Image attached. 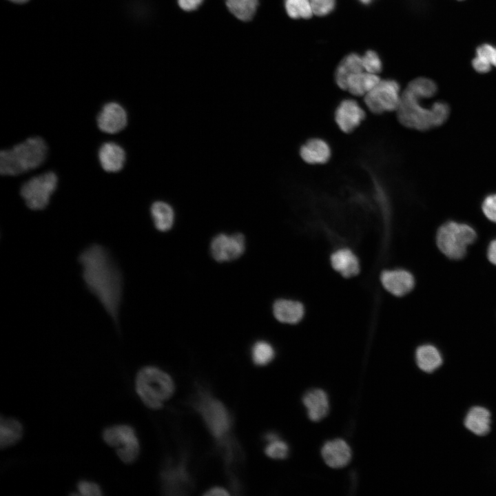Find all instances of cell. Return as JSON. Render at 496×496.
Instances as JSON below:
<instances>
[{
  "instance_id": "obj_2",
  "label": "cell",
  "mask_w": 496,
  "mask_h": 496,
  "mask_svg": "<svg viewBox=\"0 0 496 496\" xmlns=\"http://www.w3.org/2000/svg\"><path fill=\"white\" fill-rule=\"evenodd\" d=\"M429 99L424 94L406 86L401 94L396 110L399 122L404 127L424 131L445 123L449 116L448 105L442 101L426 107L423 100Z\"/></svg>"
},
{
  "instance_id": "obj_18",
  "label": "cell",
  "mask_w": 496,
  "mask_h": 496,
  "mask_svg": "<svg viewBox=\"0 0 496 496\" xmlns=\"http://www.w3.org/2000/svg\"><path fill=\"white\" fill-rule=\"evenodd\" d=\"M98 156L101 166L107 172L120 171L125 161L124 149L113 142L103 143L99 150Z\"/></svg>"
},
{
  "instance_id": "obj_10",
  "label": "cell",
  "mask_w": 496,
  "mask_h": 496,
  "mask_svg": "<svg viewBox=\"0 0 496 496\" xmlns=\"http://www.w3.org/2000/svg\"><path fill=\"white\" fill-rule=\"evenodd\" d=\"M106 444L116 447L118 457L125 463H132L138 456L139 444L134 429L127 425L106 428L103 433Z\"/></svg>"
},
{
  "instance_id": "obj_7",
  "label": "cell",
  "mask_w": 496,
  "mask_h": 496,
  "mask_svg": "<svg viewBox=\"0 0 496 496\" xmlns=\"http://www.w3.org/2000/svg\"><path fill=\"white\" fill-rule=\"evenodd\" d=\"M57 176L52 172L36 176L26 181L21 188V195L26 205L33 210L43 209L57 185Z\"/></svg>"
},
{
  "instance_id": "obj_9",
  "label": "cell",
  "mask_w": 496,
  "mask_h": 496,
  "mask_svg": "<svg viewBox=\"0 0 496 496\" xmlns=\"http://www.w3.org/2000/svg\"><path fill=\"white\" fill-rule=\"evenodd\" d=\"M162 490L166 495L188 494L193 488V479L183 458L169 459L161 472Z\"/></svg>"
},
{
  "instance_id": "obj_3",
  "label": "cell",
  "mask_w": 496,
  "mask_h": 496,
  "mask_svg": "<svg viewBox=\"0 0 496 496\" xmlns=\"http://www.w3.org/2000/svg\"><path fill=\"white\" fill-rule=\"evenodd\" d=\"M48 148L41 137H31L0 152V173L15 176L39 167L45 161Z\"/></svg>"
},
{
  "instance_id": "obj_17",
  "label": "cell",
  "mask_w": 496,
  "mask_h": 496,
  "mask_svg": "<svg viewBox=\"0 0 496 496\" xmlns=\"http://www.w3.org/2000/svg\"><path fill=\"white\" fill-rule=\"evenodd\" d=\"M464 425L474 435H486L490 431L491 413L484 406H474L466 413L464 419Z\"/></svg>"
},
{
  "instance_id": "obj_32",
  "label": "cell",
  "mask_w": 496,
  "mask_h": 496,
  "mask_svg": "<svg viewBox=\"0 0 496 496\" xmlns=\"http://www.w3.org/2000/svg\"><path fill=\"white\" fill-rule=\"evenodd\" d=\"M313 13L319 17L329 14L335 8V0H310Z\"/></svg>"
},
{
  "instance_id": "obj_34",
  "label": "cell",
  "mask_w": 496,
  "mask_h": 496,
  "mask_svg": "<svg viewBox=\"0 0 496 496\" xmlns=\"http://www.w3.org/2000/svg\"><path fill=\"white\" fill-rule=\"evenodd\" d=\"M476 55L482 57L496 68V47L488 43L482 44L477 48Z\"/></svg>"
},
{
  "instance_id": "obj_6",
  "label": "cell",
  "mask_w": 496,
  "mask_h": 496,
  "mask_svg": "<svg viewBox=\"0 0 496 496\" xmlns=\"http://www.w3.org/2000/svg\"><path fill=\"white\" fill-rule=\"evenodd\" d=\"M475 231L471 226L455 221L443 224L437 233V245L447 257L458 260L464 256L467 247L476 238Z\"/></svg>"
},
{
  "instance_id": "obj_12",
  "label": "cell",
  "mask_w": 496,
  "mask_h": 496,
  "mask_svg": "<svg viewBox=\"0 0 496 496\" xmlns=\"http://www.w3.org/2000/svg\"><path fill=\"white\" fill-rule=\"evenodd\" d=\"M366 116L364 109L354 99L342 100L337 106L334 118L337 126L344 133L353 132Z\"/></svg>"
},
{
  "instance_id": "obj_11",
  "label": "cell",
  "mask_w": 496,
  "mask_h": 496,
  "mask_svg": "<svg viewBox=\"0 0 496 496\" xmlns=\"http://www.w3.org/2000/svg\"><path fill=\"white\" fill-rule=\"evenodd\" d=\"M245 249V238L243 234L232 235L220 234L211 240L210 251L218 262L231 261L238 258Z\"/></svg>"
},
{
  "instance_id": "obj_4",
  "label": "cell",
  "mask_w": 496,
  "mask_h": 496,
  "mask_svg": "<svg viewBox=\"0 0 496 496\" xmlns=\"http://www.w3.org/2000/svg\"><path fill=\"white\" fill-rule=\"evenodd\" d=\"M135 387L142 402L152 409H161L175 389L172 378L155 366H145L136 375Z\"/></svg>"
},
{
  "instance_id": "obj_19",
  "label": "cell",
  "mask_w": 496,
  "mask_h": 496,
  "mask_svg": "<svg viewBox=\"0 0 496 496\" xmlns=\"http://www.w3.org/2000/svg\"><path fill=\"white\" fill-rule=\"evenodd\" d=\"M309 419L318 422L323 419L329 409V400L326 393L321 389H313L308 391L303 397Z\"/></svg>"
},
{
  "instance_id": "obj_38",
  "label": "cell",
  "mask_w": 496,
  "mask_h": 496,
  "mask_svg": "<svg viewBox=\"0 0 496 496\" xmlns=\"http://www.w3.org/2000/svg\"><path fill=\"white\" fill-rule=\"evenodd\" d=\"M487 256L489 261L496 265V239L490 242L488 247Z\"/></svg>"
},
{
  "instance_id": "obj_40",
  "label": "cell",
  "mask_w": 496,
  "mask_h": 496,
  "mask_svg": "<svg viewBox=\"0 0 496 496\" xmlns=\"http://www.w3.org/2000/svg\"><path fill=\"white\" fill-rule=\"evenodd\" d=\"M12 3H16V4H24L28 3L30 0H8Z\"/></svg>"
},
{
  "instance_id": "obj_16",
  "label": "cell",
  "mask_w": 496,
  "mask_h": 496,
  "mask_svg": "<svg viewBox=\"0 0 496 496\" xmlns=\"http://www.w3.org/2000/svg\"><path fill=\"white\" fill-rule=\"evenodd\" d=\"M301 158L309 165H324L331 158L329 145L320 138H312L304 142L300 148Z\"/></svg>"
},
{
  "instance_id": "obj_14",
  "label": "cell",
  "mask_w": 496,
  "mask_h": 496,
  "mask_svg": "<svg viewBox=\"0 0 496 496\" xmlns=\"http://www.w3.org/2000/svg\"><path fill=\"white\" fill-rule=\"evenodd\" d=\"M381 282L384 289L396 296H402L414 287L413 275L403 269L386 270L381 274Z\"/></svg>"
},
{
  "instance_id": "obj_8",
  "label": "cell",
  "mask_w": 496,
  "mask_h": 496,
  "mask_svg": "<svg viewBox=\"0 0 496 496\" xmlns=\"http://www.w3.org/2000/svg\"><path fill=\"white\" fill-rule=\"evenodd\" d=\"M402 92L398 83L391 79L380 80L364 96L368 110L375 114L396 111Z\"/></svg>"
},
{
  "instance_id": "obj_20",
  "label": "cell",
  "mask_w": 496,
  "mask_h": 496,
  "mask_svg": "<svg viewBox=\"0 0 496 496\" xmlns=\"http://www.w3.org/2000/svg\"><path fill=\"white\" fill-rule=\"evenodd\" d=\"M304 313L303 305L294 300L280 299L273 305L275 318L282 323L296 324L302 320Z\"/></svg>"
},
{
  "instance_id": "obj_28",
  "label": "cell",
  "mask_w": 496,
  "mask_h": 496,
  "mask_svg": "<svg viewBox=\"0 0 496 496\" xmlns=\"http://www.w3.org/2000/svg\"><path fill=\"white\" fill-rule=\"evenodd\" d=\"M265 440L268 442L265 448V453L268 457L276 459H282L287 457L288 445L280 440L276 433L271 432L266 433Z\"/></svg>"
},
{
  "instance_id": "obj_22",
  "label": "cell",
  "mask_w": 496,
  "mask_h": 496,
  "mask_svg": "<svg viewBox=\"0 0 496 496\" xmlns=\"http://www.w3.org/2000/svg\"><path fill=\"white\" fill-rule=\"evenodd\" d=\"M380 80L378 74L362 71L349 77L346 90L355 96H364Z\"/></svg>"
},
{
  "instance_id": "obj_23",
  "label": "cell",
  "mask_w": 496,
  "mask_h": 496,
  "mask_svg": "<svg viewBox=\"0 0 496 496\" xmlns=\"http://www.w3.org/2000/svg\"><path fill=\"white\" fill-rule=\"evenodd\" d=\"M415 361L420 369L429 373L441 366L443 359L437 347L431 344H423L416 349Z\"/></svg>"
},
{
  "instance_id": "obj_15",
  "label": "cell",
  "mask_w": 496,
  "mask_h": 496,
  "mask_svg": "<svg viewBox=\"0 0 496 496\" xmlns=\"http://www.w3.org/2000/svg\"><path fill=\"white\" fill-rule=\"evenodd\" d=\"M321 454L325 463L333 468L347 466L351 459V450L343 440L329 441L323 446Z\"/></svg>"
},
{
  "instance_id": "obj_31",
  "label": "cell",
  "mask_w": 496,
  "mask_h": 496,
  "mask_svg": "<svg viewBox=\"0 0 496 496\" xmlns=\"http://www.w3.org/2000/svg\"><path fill=\"white\" fill-rule=\"evenodd\" d=\"M362 61L364 71L375 74H378L382 71V61L375 51H366L362 56Z\"/></svg>"
},
{
  "instance_id": "obj_35",
  "label": "cell",
  "mask_w": 496,
  "mask_h": 496,
  "mask_svg": "<svg viewBox=\"0 0 496 496\" xmlns=\"http://www.w3.org/2000/svg\"><path fill=\"white\" fill-rule=\"evenodd\" d=\"M78 489L81 494L85 496H98L101 495L99 486L90 482H80L78 484Z\"/></svg>"
},
{
  "instance_id": "obj_41",
  "label": "cell",
  "mask_w": 496,
  "mask_h": 496,
  "mask_svg": "<svg viewBox=\"0 0 496 496\" xmlns=\"http://www.w3.org/2000/svg\"><path fill=\"white\" fill-rule=\"evenodd\" d=\"M359 1L364 5H368L372 1V0H359Z\"/></svg>"
},
{
  "instance_id": "obj_1",
  "label": "cell",
  "mask_w": 496,
  "mask_h": 496,
  "mask_svg": "<svg viewBox=\"0 0 496 496\" xmlns=\"http://www.w3.org/2000/svg\"><path fill=\"white\" fill-rule=\"evenodd\" d=\"M79 261L85 285L117 323L123 281L121 272L110 254L104 247L94 244L82 251Z\"/></svg>"
},
{
  "instance_id": "obj_5",
  "label": "cell",
  "mask_w": 496,
  "mask_h": 496,
  "mask_svg": "<svg viewBox=\"0 0 496 496\" xmlns=\"http://www.w3.org/2000/svg\"><path fill=\"white\" fill-rule=\"evenodd\" d=\"M211 434L221 442L230 437L231 417L226 406L205 390H199L195 402Z\"/></svg>"
},
{
  "instance_id": "obj_33",
  "label": "cell",
  "mask_w": 496,
  "mask_h": 496,
  "mask_svg": "<svg viewBox=\"0 0 496 496\" xmlns=\"http://www.w3.org/2000/svg\"><path fill=\"white\" fill-rule=\"evenodd\" d=\"M482 208L486 217L496 223V194L487 196L483 201Z\"/></svg>"
},
{
  "instance_id": "obj_13",
  "label": "cell",
  "mask_w": 496,
  "mask_h": 496,
  "mask_svg": "<svg viewBox=\"0 0 496 496\" xmlns=\"http://www.w3.org/2000/svg\"><path fill=\"white\" fill-rule=\"evenodd\" d=\"M99 128L107 134H115L123 130L127 123L125 110L116 102L105 104L96 118Z\"/></svg>"
},
{
  "instance_id": "obj_27",
  "label": "cell",
  "mask_w": 496,
  "mask_h": 496,
  "mask_svg": "<svg viewBox=\"0 0 496 496\" xmlns=\"http://www.w3.org/2000/svg\"><path fill=\"white\" fill-rule=\"evenodd\" d=\"M229 12L240 21H247L253 18L259 0H225Z\"/></svg>"
},
{
  "instance_id": "obj_21",
  "label": "cell",
  "mask_w": 496,
  "mask_h": 496,
  "mask_svg": "<svg viewBox=\"0 0 496 496\" xmlns=\"http://www.w3.org/2000/svg\"><path fill=\"white\" fill-rule=\"evenodd\" d=\"M331 262L333 268L346 278L357 275L360 270L357 257L349 249L335 251L331 256Z\"/></svg>"
},
{
  "instance_id": "obj_24",
  "label": "cell",
  "mask_w": 496,
  "mask_h": 496,
  "mask_svg": "<svg viewBox=\"0 0 496 496\" xmlns=\"http://www.w3.org/2000/svg\"><path fill=\"white\" fill-rule=\"evenodd\" d=\"M362 71H364L362 56L356 53L349 54L341 61L336 69L335 83L340 89L346 90L349 77Z\"/></svg>"
},
{
  "instance_id": "obj_26",
  "label": "cell",
  "mask_w": 496,
  "mask_h": 496,
  "mask_svg": "<svg viewBox=\"0 0 496 496\" xmlns=\"http://www.w3.org/2000/svg\"><path fill=\"white\" fill-rule=\"evenodd\" d=\"M21 424L14 419H1L0 446L1 448L12 446L22 437Z\"/></svg>"
},
{
  "instance_id": "obj_36",
  "label": "cell",
  "mask_w": 496,
  "mask_h": 496,
  "mask_svg": "<svg viewBox=\"0 0 496 496\" xmlns=\"http://www.w3.org/2000/svg\"><path fill=\"white\" fill-rule=\"evenodd\" d=\"M474 70L479 73H486L491 70L492 65L484 59L477 56L472 61Z\"/></svg>"
},
{
  "instance_id": "obj_29",
  "label": "cell",
  "mask_w": 496,
  "mask_h": 496,
  "mask_svg": "<svg viewBox=\"0 0 496 496\" xmlns=\"http://www.w3.org/2000/svg\"><path fill=\"white\" fill-rule=\"evenodd\" d=\"M251 355L253 362L256 365L265 366L274 358L275 351L269 342L259 340L252 346Z\"/></svg>"
},
{
  "instance_id": "obj_30",
  "label": "cell",
  "mask_w": 496,
  "mask_h": 496,
  "mask_svg": "<svg viewBox=\"0 0 496 496\" xmlns=\"http://www.w3.org/2000/svg\"><path fill=\"white\" fill-rule=\"evenodd\" d=\"M285 8L292 19H309L313 14L310 0H285Z\"/></svg>"
},
{
  "instance_id": "obj_39",
  "label": "cell",
  "mask_w": 496,
  "mask_h": 496,
  "mask_svg": "<svg viewBox=\"0 0 496 496\" xmlns=\"http://www.w3.org/2000/svg\"><path fill=\"white\" fill-rule=\"evenodd\" d=\"M205 495L216 496V495H229V493L226 489L220 486H214L206 491Z\"/></svg>"
},
{
  "instance_id": "obj_25",
  "label": "cell",
  "mask_w": 496,
  "mask_h": 496,
  "mask_svg": "<svg viewBox=\"0 0 496 496\" xmlns=\"http://www.w3.org/2000/svg\"><path fill=\"white\" fill-rule=\"evenodd\" d=\"M150 212L158 230L166 231L172 228L174 222V211L168 203L156 201L152 205Z\"/></svg>"
},
{
  "instance_id": "obj_37",
  "label": "cell",
  "mask_w": 496,
  "mask_h": 496,
  "mask_svg": "<svg viewBox=\"0 0 496 496\" xmlns=\"http://www.w3.org/2000/svg\"><path fill=\"white\" fill-rule=\"evenodd\" d=\"M203 1V0H177L179 7L187 12L196 10Z\"/></svg>"
}]
</instances>
